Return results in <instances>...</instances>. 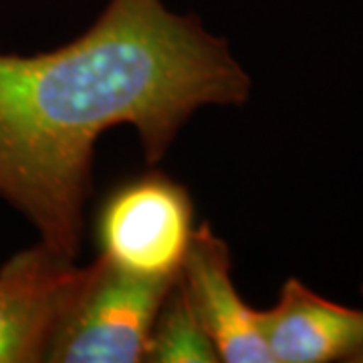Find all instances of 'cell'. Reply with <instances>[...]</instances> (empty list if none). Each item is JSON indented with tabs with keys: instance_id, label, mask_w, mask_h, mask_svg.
Returning a JSON list of instances; mask_svg holds the SVG:
<instances>
[{
	"instance_id": "obj_1",
	"label": "cell",
	"mask_w": 363,
	"mask_h": 363,
	"mask_svg": "<svg viewBox=\"0 0 363 363\" xmlns=\"http://www.w3.org/2000/svg\"><path fill=\"white\" fill-rule=\"evenodd\" d=\"M252 81L228 40L164 0H109L77 39L37 55L0 51V196L77 259L93 156L130 125L157 164L204 107L245 105Z\"/></svg>"
},
{
	"instance_id": "obj_2",
	"label": "cell",
	"mask_w": 363,
	"mask_h": 363,
	"mask_svg": "<svg viewBox=\"0 0 363 363\" xmlns=\"http://www.w3.org/2000/svg\"><path fill=\"white\" fill-rule=\"evenodd\" d=\"M176 279L131 277L99 257L81 267L47 363H142L157 311Z\"/></svg>"
},
{
	"instance_id": "obj_3",
	"label": "cell",
	"mask_w": 363,
	"mask_h": 363,
	"mask_svg": "<svg viewBox=\"0 0 363 363\" xmlns=\"http://www.w3.org/2000/svg\"><path fill=\"white\" fill-rule=\"evenodd\" d=\"M194 204L180 182L145 172L111 190L95 218L99 259L154 281L176 279L194 236Z\"/></svg>"
},
{
	"instance_id": "obj_4",
	"label": "cell",
	"mask_w": 363,
	"mask_h": 363,
	"mask_svg": "<svg viewBox=\"0 0 363 363\" xmlns=\"http://www.w3.org/2000/svg\"><path fill=\"white\" fill-rule=\"evenodd\" d=\"M79 271L43 240L0 267V363L47 362Z\"/></svg>"
},
{
	"instance_id": "obj_5",
	"label": "cell",
	"mask_w": 363,
	"mask_h": 363,
	"mask_svg": "<svg viewBox=\"0 0 363 363\" xmlns=\"http://www.w3.org/2000/svg\"><path fill=\"white\" fill-rule=\"evenodd\" d=\"M182 289L224 363H272L259 309L238 293L228 242L208 222L196 226L178 274Z\"/></svg>"
},
{
	"instance_id": "obj_6",
	"label": "cell",
	"mask_w": 363,
	"mask_h": 363,
	"mask_svg": "<svg viewBox=\"0 0 363 363\" xmlns=\"http://www.w3.org/2000/svg\"><path fill=\"white\" fill-rule=\"evenodd\" d=\"M259 321L272 363H359L363 307L319 295L301 279H286Z\"/></svg>"
},
{
	"instance_id": "obj_7",
	"label": "cell",
	"mask_w": 363,
	"mask_h": 363,
	"mask_svg": "<svg viewBox=\"0 0 363 363\" xmlns=\"http://www.w3.org/2000/svg\"><path fill=\"white\" fill-rule=\"evenodd\" d=\"M145 363H218V351L208 337L180 281L172 285L157 311Z\"/></svg>"
},
{
	"instance_id": "obj_8",
	"label": "cell",
	"mask_w": 363,
	"mask_h": 363,
	"mask_svg": "<svg viewBox=\"0 0 363 363\" xmlns=\"http://www.w3.org/2000/svg\"><path fill=\"white\" fill-rule=\"evenodd\" d=\"M362 297H363V285H362ZM359 363H363V355H362V359H359Z\"/></svg>"
}]
</instances>
